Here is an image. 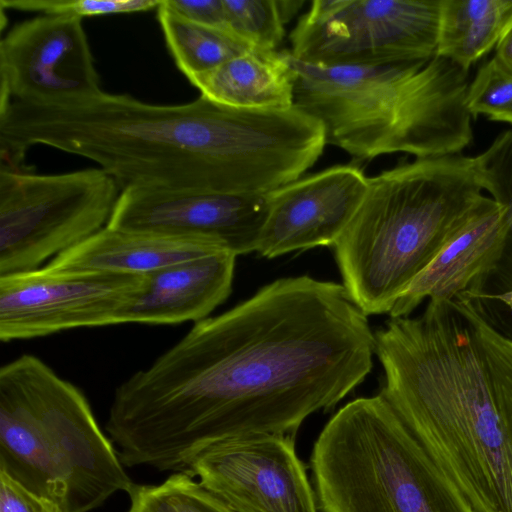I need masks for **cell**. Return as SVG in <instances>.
<instances>
[{
    "label": "cell",
    "instance_id": "cell-1",
    "mask_svg": "<svg viewBox=\"0 0 512 512\" xmlns=\"http://www.w3.org/2000/svg\"><path fill=\"white\" fill-rule=\"evenodd\" d=\"M374 355L367 315L343 284L279 278L123 381L106 429L122 464L185 472L225 440L295 436L366 379Z\"/></svg>",
    "mask_w": 512,
    "mask_h": 512
},
{
    "label": "cell",
    "instance_id": "cell-2",
    "mask_svg": "<svg viewBox=\"0 0 512 512\" xmlns=\"http://www.w3.org/2000/svg\"><path fill=\"white\" fill-rule=\"evenodd\" d=\"M34 145L87 158L121 189L140 187L243 195L268 194L297 180L311 152L295 108L245 109L203 96L178 105L103 90L53 103L0 107L3 159L23 164Z\"/></svg>",
    "mask_w": 512,
    "mask_h": 512
},
{
    "label": "cell",
    "instance_id": "cell-3",
    "mask_svg": "<svg viewBox=\"0 0 512 512\" xmlns=\"http://www.w3.org/2000/svg\"><path fill=\"white\" fill-rule=\"evenodd\" d=\"M480 300H430L374 332L380 394L477 512H512V338Z\"/></svg>",
    "mask_w": 512,
    "mask_h": 512
},
{
    "label": "cell",
    "instance_id": "cell-4",
    "mask_svg": "<svg viewBox=\"0 0 512 512\" xmlns=\"http://www.w3.org/2000/svg\"><path fill=\"white\" fill-rule=\"evenodd\" d=\"M475 157L416 158L368 178L333 246L343 286L368 316L390 313L412 281L493 201Z\"/></svg>",
    "mask_w": 512,
    "mask_h": 512
},
{
    "label": "cell",
    "instance_id": "cell-5",
    "mask_svg": "<svg viewBox=\"0 0 512 512\" xmlns=\"http://www.w3.org/2000/svg\"><path fill=\"white\" fill-rule=\"evenodd\" d=\"M310 469L321 512H477L380 393L332 416Z\"/></svg>",
    "mask_w": 512,
    "mask_h": 512
},
{
    "label": "cell",
    "instance_id": "cell-6",
    "mask_svg": "<svg viewBox=\"0 0 512 512\" xmlns=\"http://www.w3.org/2000/svg\"><path fill=\"white\" fill-rule=\"evenodd\" d=\"M7 366L32 454L57 492L68 495V512H89L116 492H128L133 482L84 394L33 355Z\"/></svg>",
    "mask_w": 512,
    "mask_h": 512
},
{
    "label": "cell",
    "instance_id": "cell-7",
    "mask_svg": "<svg viewBox=\"0 0 512 512\" xmlns=\"http://www.w3.org/2000/svg\"><path fill=\"white\" fill-rule=\"evenodd\" d=\"M121 187L102 168H0V276L40 268L107 226Z\"/></svg>",
    "mask_w": 512,
    "mask_h": 512
},
{
    "label": "cell",
    "instance_id": "cell-8",
    "mask_svg": "<svg viewBox=\"0 0 512 512\" xmlns=\"http://www.w3.org/2000/svg\"><path fill=\"white\" fill-rule=\"evenodd\" d=\"M441 0H315L290 35L292 56L370 66L436 56Z\"/></svg>",
    "mask_w": 512,
    "mask_h": 512
},
{
    "label": "cell",
    "instance_id": "cell-9",
    "mask_svg": "<svg viewBox=\"0 0 512 512\" xmlns=\"http://www.w3.org/2000/svg\"><path fill=\"white\" fill-rule=\"evenodd\" d=\"M287 57L295 75L294 107L323 125L327 144L363 160L382 153L397 131L425 62L320 66L290 51Z\"/></svg>",
    "mask_w": 512,
    "mask_h": 512
},
{
    "label": "cell",
    "instance_id": "cell-10",
    "mask_svg": "<svg viewBox=\"0 0 512 512\" xmlns=\"http://www.w3.org/2000/svg\"><path fill=\"white\" fill-rule=\"evenodd\" d=\"M147 287V275L35 270L0 276V340L124 324Z\"/></svg>",
    "mask_w": 512,
    "mask_h": 512
},
{
    "label": "cell",
    "instance_id": "cell-11",
    "mask_svg": "<svg viewBox=\"0 0 512 512\" xmlns=\"http://www.w3.org/2000/svg\"><path fill=\"white\" fill-rule=\"evenodd\" d=\"M295 436L254 434L216 443L185 471L235 512H318Z\"/></svg>",
    "mask_w": 512,
    "mask_h": 512
},
{
    "label": "cell",
    "instance_id": "cell-12",
    "mask_svg": "<svg viewBox=\"0 0 512 512\" xmlns=\"http://www.w3.org/2000/svg\"><path fill=\"white\" fill-rule=\"evenodd\" d=\"M0 77V104L53 103L101 90L82 19L63 15L13 26L0 42Z\"/></svg>",
    "mask_w": 512,
    "mask_h": 512
},
{
    "label": "cell",
    "instance_id": "cell-13",
    "mask_svg": "<svg viewBox=\"0 0 512 512\" xmlns=\"http://www.w3.org/2000/svg\"><path fill=\"white\" fill-rule=\"evenodd\" d=\"M268 194L128 187L121 191L107 226L202 239L238 256L256 252Z\"/></svg>",
    "mask_w": 512,
    "mask_h": 512
},
{
    "label": "cell",
    "instance_id": "cell-14",
    "mask_svg": "<svg viewBox=\"0 0 512 512\" xmlns=\"http://www.w3.org/2000/svg\"><path fill=\"white\" fill-rule=\"evenodd\" d=\"M368 178L355 165H336L268 194L256 253L275 258L333 247L359 208Z\"/></svg>",
    "mask_w": 512,
    "mask_h": 512
},
{
    "label": "cell",
    "instance_id": "cell-15",
    "mask_svg": "<svg viewBox=\"0 0 512 512\" xmlns=\"http://www.w3.org/2000/svg\"><path fill=\"white\" fill-rule=\"evenodd\" d=\"M511 228L506 209L493 200L412 281L389 316H409L426 299L449 301L463 294L478 298L503 255Z\"/></svg>",
    "mask_w": 512,
    "mask_h": 512
},
{
    "label": "cell",
    "instance_id": "cell-16",
    "mask_svg": "<svg viewBox=\"0 0 512 512\" xmlns=\"http://www.w3.org/2000/svg\"><path fill=\"white\" fill-rule=\"evenodd\" d=\"M236 257L218 249L147 274V287L125 323L174 325L207 318L232 291Z\"/></svg>",
    "mask_w": 512,
    "mask_h": 512
},
{
    "label": "cell",
    "instance_id": "cell-17",
    "mask_svg": "<svg viewBox=\"0 0 512 512\" xmlns=\"http://www.w3.org/2000/svg\"><path fill=\"white\" fill-rule=\"evenodd\" d=\"M218 249L225 248L202 239L105 226L45 266L53 270L147 275Z\"/></svg>",
    "mask_w": 512,
    "mask_h": 512
},
{
    "label": "cell",
    "instance_id": "cell-18",
    "mask_svg": "<svg viewBox=\"0 0 512 512\" xmlns=\"http://www.w3.org/2000/svg\"><path fill=\"white\" fill-rule=\"evenodd\" d=\"M294 78L286 50H252L187 79L201 96L224 106L284 110L294 107Z\"/></svg>",
    "mask_w": 512,
    "mask_h": 512
},
{
    "label": "cell",
    "instance_id": "cell-19",
    "mask_svg": "<svg viewBox=\"0 0 512 512\" xmlns=\"http://www.w3.org/2000/svg\"><path fill=\"white\" fill-rule=\"evenodd\" d=\"M512 28V0H441L436 55L465 71Z\"/></svg>",
    "mask_w": 512,
    "mask_h": 512
},
{
    "label": "cell",
    "instance_id": "cell-20",
    "mask_svg": "<svg viewBox=\"0 0 512 512\" xmlns=\"http://www.w3.org/2000/svg\"><path fill=\"white\" fill-rule=\"evenodd\" d=\"M156 10L167 47L187 78L256 50L230 32L185 18L167 6L164 0Z\"/></svg>",
    "mask_w": 512,
    "mask_h": 512
},
{
    "label": "cell",
    "instance_id": "cell-21",
    "mask_svg": "<svg viewBox=\"0 0 512 512\" xmlns=\"http://www.w3.org/2000/svg\"><path fill=\"white\" fill-rule=\"evenodd\" d=\"M186 472L158 485L132 484L127 512H235Z\"/></svg>",
    "mask_w": 512,
    "mask_h": 512
},
{
    "label": "cell",
    "instance_id": "cell-22",
    "mask_svg": "<svg viewBox=\"0 0 512 512\" xmlns=\"http://www.w3.org/2000/svg\"><path fill=\"white\" fill-rule=\"evenodd\" d=\"M232 34L256 50L277 52L293 17L287 0H223Z\"/></svg>",
    "mask_w": 512,
    "mask_h": 512
},
{
    "label": "cell",
    "instance_id": "cell-23",
    "mask_svg": "<svg viewBox=\"0 0 512 512\" xmlns=\"http://www.w3.org/2000/svg\"><path fill=\"white\" fill-rule=\"evenodd\" d=\"M162 0H0L2 9L41 12L44 15L84 17L157 9Z\"/></svg>",
    "mask_w": 512,
    "mask_h": 512
},
{
    "label": "cell",
    "instance_id": "cell-24",
    "mask_svg": "<svg viewBox=\"0 0 512 512\" xmlns=\"http://www.w3.org/2000/svg\"><path fill=\"white\" fill-rule=\"evenodd\" d=\"M512 104V76L492 57L469 82L466 107L473 118L484 115L489 120L504 112Z\"/></svg>",
    "mask_w": 512,
    "mask_h": 512
},
{
    "label": "cell",
    "instance_id": "cell-25",
    "mask_svg": "<svg viewBox=\"0 0 512 512\" xmlns=\"http://www.w3.org/2000/svg\"><path fill=\"white\" fill-rule=\"evenodd\" d=\"M475 160L483 191L506 209L512 222V130L498 135Z\"/></svg>",
    "mask_w": 512,
    "mask_h": 512
},
{
    "label": "cell",
    "instance_id": "cell-26",
    "mask_svg": "<svg viewBox=\"0 0 512 512\" xmlns=\"http://www.w3.org/2000/svg\"><path fill=\"white\" fill-rule=\"evenodd\" d=\"M0 512H68L45 496L38 495L0 470Z\"/></svg>",
    "mask_w": 512,
    "mask_h": 512
},
{
    "label": "cell",
    "instance_id": "cell-27",
    "mask_svg": "<svg viewBox=\"0 0 512 512\" xmlns=\"http://www.w3.org/2000/svg\"><path fill=\"white\" fill-rule=\"evenodd\" d=\"M164 2L193 22L231 33L223 0H164Z\"/></svg>",
    "mask_w": 512,
    "mask_h": 512
},
{
    "label": "cell",
    "instance_id": "cell-28",
    "mask_svg": "<svg viewBox=\"0 0 512 512\" xmlns=\"http://www.w3.org/2000/svg\"><path fill=\"white\" fill-rule=\"evenodd\" d=\"M493 58L504 71L512 76V28L497 44Z\"/></svg>",
    "mask_w": 512,
    "mask_h": 512
},
{
    "label": "cell",
    "instance_id": "cell-29",
    "mask_svg": "<svg viewBox=\"0 0 512 512\" xmlns=\"http://www.w3.org/2000/svg\"><path fill=\"white\" fill-rule=\"evenodd\" d=\"M485 298L498 299V300L504 302L512 310V290L505 292V293L497 294V295H487V294L482 293L478 297V299H485Z\"/></svg>",
    "mask_w": 512,
    "mask_h": 512
},
{
    "label": "cell",
    "instance_id": "cell-30",
    "mask_svg": "<svg viewBox=\"0 0 512 512\" xmlns=\"http://www.w3.org/2000/svg\"><path fill=\"white\" fill-rule=\"evenodd\" d=\"M491 121L505 122V123L512 124V104L504 112H502L501 114L496 116Z\"/></svg>",
    "mask_w": 512,
    "mask_h": 512
}]
</instances>
